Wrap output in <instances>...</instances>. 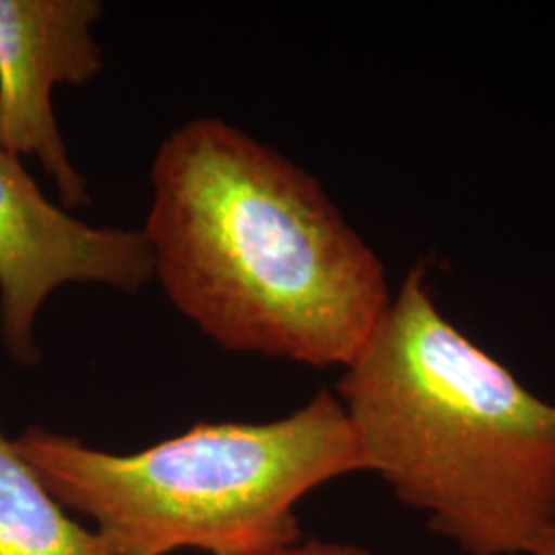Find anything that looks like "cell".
Here are the masks:
<instances>
[{
  "instance_id": "obj_8",
  "label": "cell",
  "mask_w": 555,
  "mask_h": 555,
  "mask_svg": "<svg viewBox=\"0 0 555 555\" xmlns=\"http://www.w3.org/2000/svg\"><path fill=\"white\" fill-rule=\"evenodd\" d=\"M531 555H555V535L550 537V539Z\"/></svg>"
},
{
  "instance_id": "obj_2",
  "label": "cell",
  "mask_w": 555,
  "mask_h": 555,
  "mask_svg": "<svg viewBox=\"0 0 555 555\" xmlns=\"http://www.w3.org/2000/svg\"><path fill=\"white\" fill-rule=\"evenodd\" d=\"M426 263L401 282L337 399L369 472L465 555H531L555 535V403L449 323Z\"/></svg>"
},
{
  "instance_id": "obj_1",
  "label": "cell",
  "mask_w": 555,
  "mask_h": 555,
  "mask_svg": "<svg viewBox=\"0 0 555 555\" xmlns=\"http://www.w3.org/2000/svg\"><path fill=\"white\" fill-rule=\"evenodd\" d=\"M151 185L153 276L222 348L348 366L389 309L380 259L318 179L235 126L183 124Z\"/></svg>"
},
{
  "instance_id": "obj_5",
  "label": "cell",
  "mask_w": 555,
  "mask_h": 555,
  "mask_svg": "<svg viewBox=\"0 0 555 555\" xmlns=\"http://www.w3.org/2000/svg\"><path fill=\"white\" fill-rule=\"evenodd\" d=\"M101 13L98 0H0V149L38 160L66 210L91 196L60 134L52 91L100 75Z\"/></svg>"
},
{
  "instance_id": "obj_3",
  "label": "cell",
  "mask_w": 555,
  "mask_h": 555,
  "mask_svg": "<svg viewBox=\"0 0 555 555\" xmlns=\"http://www.w3.org/2000/svg\"><path fill=\"white\" fill-rule=\"evenodd\" d=\"M64 508L118 555H259L300 543V498L369 472L337 396L321 389L274 422H199L139 453H105L31 426L13 438Z\"/></svg>"
},
{
  "instance_id": "obj_4",
  "label": "cell",
  "mask_w": 555,
  "mask_h": 555,
  "mask_svg": "<svg viewBox=\"0 0 555 555\" xmlns=\"http://www.w3.org/2000/svg\"><path fill=\"white\" fill-rule=\"evenodd\" d=\"M153 278L142 231L93 227L43 196L20 157L0 149V336L21 366L40 362L34 325L60 286L140 293Z\"/></svg>"
},
{
  "instance_id": "obj_6",
  "label": "cell",
  "mask_w": 555,
  "mask_h": 555,
  "mask_svg": "<svg viewBox=\"0 0 555 555\" xmlns=\"http://www.w3.org/2000/svg\"><path fill=\"white\" fill-rule=\"evenodd\" d=\"M0 555H118L66 515L0 430Z\"/></svg>"
},
{
  "instance_id": "obj_7",
  "label": "cell",
  "mask_w": 555,
  "mask_h": 555,
  "mask_svg": "<svg viewBox=\"0 0 555 555\" xmlns=\"http://www.w3.org/2000/svg\"><path fill=\"white\" fill-rule=\"evenodd\" d=\"M259 555H375L357 545H346V543H332V541H319V539H309L300 541L293 547L278 550V552H268Z\"/></svg>"
}]
</instances>
